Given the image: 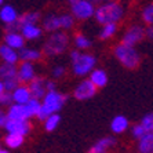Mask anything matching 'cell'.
<instances>
[{
	"instance_id": "obj_1",
	"label": "cell",
	"mask_w": 153,
	"mask_h": 153,
	"mask_svg": "<svg viewBox=\"0 0 153 153\" xmlns=\"http://www.w3.org/2000/svg\"><path fill=\"white\" fill-rule=\"evenodd\" d=\"M66 100H68V97L64 95V94H59L57 91H48L44 97V100H43V106L37 119L46 121L51 114L58 113L64 108Z\"/></svg>"
},
{
	"instance_id": "obj_2",
	"label": "cell",
	"mask_w": 153,
	"mask_h": 153,
	"mask_svg": "<svg viewBox=\"0 0 153 153\" xmlns=\"http://www.w3.org/2000/svg\"><path fill=\"white\" fill-rule=\"evenodd\" d=\"M95 19L102 25L108 24H117L123 17V7L114 1H106L95 10Z\"/></svg>"
},
{
	"instance_id": "obj_3",
	"label": "cell",
	"mask_w": 153,
	"mask_h": 153,
	"mask_svg": "<svg viewBox=\"0 0 153 153\" xmlns=\"http://www.w3.org/2000/svg\"><path fill=\"white\" fill-rule=\"evenodd\" d=\"M69 37L66 33L64 32H55L47 39L43 47V53L47 54L48 57H55L62 54L66 48H68Z\"/></svg>"
},
{
	"instance_id": "obj_4",
	"label": "cell",
	"mask_w": 153,
	"mask_h": 153,
	"mask_svg": "<svg viewBox=\"0 0 153 153\" xmlns=\"http://www.w3.org/2000/svg\"><path fill=\"white\" fill-rule=\"evenodd\" d=\"M114 57L120 61L123 66L127 69L137 68L141 62V55L134 47L126 46V44H119L114 48Z\"/></svg>"
},
{
	"instance_id": "obj_5",
	"label": "cell",
	"mask_w": 153,
	"mask_h": 153,
	"mask_svg": "<svg viewBox=\"0 0 153 153\" xmlns=\"http://www.w3.org/2000/svg\"><path fill=\"white\" fill-rule=\"evenodd\" d=\"M97 58L91 54H82L76 61L72 62V71L76 76H87L95 69Z\"/></svg>"
},
{
	"instance_id": "obj_6",
	"label": "cell",
	"mask_w": 153,
	"mask_h": 153,
	"mask_svg": "<svg viewBox=\"0 0 153 153\" xmlns=\"http://www.w3.org/2000/svg\"><path fill=\"white\" fill-rule=\"evenodd\" d=\"M72 13L77 19H88L95 15V7L90 0H77L75 4H72Z\"/></svg>"
},
{
	"instance_id": "obj_7",
	"label": "cell",
	"mask_w": 153,
	"mask_h": 153,
	"mask_svg": "<svg viewBox=\"0 0 153 153\" xmlns=\"http://www.w3.org/2000/svg\"><path fill=\"white\" fill-rule=\"evenodd\" d=\"M97 94V87L94 85V83L91 80H83L77 84V87L73 91V95L77 101H87L91 100L94 95Z\"/></svg>"
},
{
	"instance_id": "obj_8",
	"label": "cell",
	"mask_w": 153,
	"mask_h": 153,
	"mask_svg": "<svg viewBox=\"0 0 153 153\" xmlns=\"http://www.w3.org/2000/svg\"><path fill=\"white\" fill-rule=\"evenodd\" d=\"M145 33H146V30H143L141 26H138V25L131 26V28L124 33V36H123V39H121V44L134 47L137 43L141 42V40L143 39Z\"/></svg>"
},
{
	"instance_id": "obj_9",
	"label": "cell",
	"mask_w": 153,
	"mask_h": 153,
	"mask_svg": "<svg viewBox=\"0 0 153 153\" xmlns=\"http://www.w3.org/2000/svg\"><path fill=\"white\" fill-rule=\"evenodd\" d=\"M4 130L8 134H19L25 137L30 131V123L29 120H8Z\"/></svg>"
},
{
	"instance_id": "obj_10",
	"label": "cell",
	"mask_w": 153,
	"mask_h": 153,
	"mask_svg": "<svg viewBox=\"0 0 153 153\" xmlns=\"http://www.w3.org/2000/svg\"><path fill=\"white\" fill-rule=\"evenodd\" d=\"M29 90H30V93H32V98L39 100V101L44 100L46 94L48 93L47 88H46V80L42 79V77H39V76H36L32 82H30V84H29Z\"/></svg>"
},
{
	"instance_id": "obj_11",
	"label": "cell",
	"mask_w": 153,
	"mask_h": 153,
	"mask_svg": "<svg viewBox=\"0 0 153 153\" xmlns=\"http://www.w3.org/2000/svg\"><path fill=\"white\" fill-rule=\"evenodd\" d=\"M4 44L17 51L25 48V37L19 32H7L4 36Z\"/></svg>"
},
{
	"instance_id": "obj_12",
	"label": "cell",
	"mask_w": 153,
	"mask_h": 153,
	"mask_svg": "<svg viewBox=\"0 0 153 153\" xmlns=\"http://www.w3.org/2000/svg\"><path fill=\"white\" fill-rule=\"evenodd\" d=\"M7 116L10 120H29L30 119L26 105H19V103H13L11 106H8Z\"/></svg>"
},
{
	"instance_id": "obj_13",
	"label": "cell",
	"mask_w": 153,
	"mask_h": 153,
	"mask_svg": "<svg viewBox=\"0 0 153 153\" xmlns=\"http://www.w3.org/2000/svg\"><path fill=\"white\" fill-rule=\"evenodd\" d=\"M36 77L35 66L32 62H22L18 68V79L21 83H30Z\"/></svg>"
},
{
	"instance_id": "obj_14",
	"label": "cell",
	"mask_w": 153,
	"mask_h": 153,
	"mask_svg": "<svg viewBox=\"0 0 153 153\" xmlns=\"http://www.w3.org/2000/svg\"><path fill=\"white\" fill-rule=\"evenodd\" d=\"M18 13L13 6L10 4H6V6H1L0 8V19L3 24L6 25H11V24H14V22L18 21Z\"/></svg>"
},
{
	"instance_id": "obj_15",
	"label": "cell",
	"mask_w": 153,
	"mask_h": 153,
	"mask_svg": "<svg viewBox=\"0 0 153 153\" xmlns=\"http://www.w3.org/2000/svg\"><path fill=\"white\" fill-rule=\"evenodd\" d=\"M0 57L3 59L4 64H10V65H15L19 61V51L11 48V47L1 44L0 47Z\"/></svg>"
},
{
	"instance_id": "obj_16",
	"label": "cell",
	"mask_w": 153,
	"mask_h": 153,
	"mask_svg": "<svg viewBox=\"0 0 153 153\" xmlns=\"http://www.w3.org/2000/svg\"><path fill=\"white\" fill-rule=\"evenodd\" d=\"M116 143V139L113 137H105V138H101L100 141H97L91 148H90L88 153H106L108 149L113 146Z\"/></svg>"
},
{
	"instance_id": "obj_17",
	"label": "cell",
	"mask_w": 153,
	"mask_h": 153,
	"mask_svg": "<svg viewBox=\"0 0 153 153\" xmlns=\"http://www.w3.org/2000/svg\"><path fill=\"white\" fill-rule=\"evenodd\" d=\"M13 100L14 103H19V105H26L29 101L32 100V93L29 87L25 85H19L15 91H13Z\"/></svg>"
},
{
	"instance_id": "obj_18",
	"label": "cell",
	"mask_w": 153,
	"mask_h": 153,
	"mask_svg": "<svg viewBox=\"0 0 153 153\" xmlns=\"http://www.w3.org/2000/svg\"><path fill=\"white\" fill-rule=\"evenodd\" d=\"M128 128V119L126 116H114L111 121V130L114 134H123Z\"/></svg>"
},
{
	"instance_id": "obj_19",
	"label": "cell",
	"mask_w": 153,
	"mask_h": 153,
	"mask_svg": "<svg viewBox=\"0 0 153 153\" xmlns=\"http://www.w3.org/2000/svg\"><path fill=\"white\" fill-rule=\"evenodd\" d=\"M90 80L94 83L97 88H102L108 84V75L102 69H94L91 72V75H90Z\"/></svg>"
},
{
	"instance_id": "obj_20",
	"label": "cell",
	"mask_w": 153,
	"mask_h": 153,
	"mask_svg": "<svg viewBox=\"0 0 153 153\" xmlns=\"http://www.w3.org/2000/svg\"><path fill=\"white\" fill-rule=\"evenodd\" d=\"M139 153H153V132H146L138 142Z\"/></svg>"
},
{
	"instance_id": "obj_21",
	"label": "cell",
	"mask_w": 153,
	"mask_h": 153,
	"mask_svg": "<svg viewBox=\"0 0 153 153\" xmlns=\"http://www.w3.org/2000/svg\"><path fill=\"white\" fill-rule=\"evenodd\" d=\"M21 33L26 40H36L42 36V29L36 25V24H32V25L22 26Z\"/></svg>"
},
{
	"instance_id": "obj_22",
	"label": "cell",
	"mask_w": 153,
	"mask_h": 153,
	"mask_svg": "<svg viewBox=\"0 0 153 153\" xmlns=\"http://www.w3.org/2000/svg\"><path fill=\"white\" fill-rule=\"evenodd\" d=\"M43 26H44V29L46 30H48V32H57L58 29H61L62 26H61V17H58V15H47L46 18H44V21H43Z\"/></svg>"
},
{
	"instance_id": "obj_23",
	"label": "cell",
	"mask_w": 153,
	"mask_h": 153,
	"mask_svg": "<svg viewBox=\"0 0 153 153\" xmlns=\"http://www.w3.org/2000/svg\"><path fill=\"white\" fill-rule=\"evenodd\" d=\"M43 54L39 50H35V48H22L19 51V59L22 62H33V61H37L42 58Z\"/></svg>"
},
{
	"instance_id": "obj_24",
	"label": "cell",
	"mask_w": 153,
	"mask_h": 153,
	"mask_svg": "<svg viewBox=\"0 0 153 153\" xmlns=\"http://www.w3.org/2000/svg\"><path fill=\"white\" fill-rule=\"evenodd\" d=\"M14 77H18V69L15 68V65L3 64L0 66V79L1 80H7V79H14Z\"/></svg>"
},
{
	"instance_id": "obj_25",
	"label": "cell",
	"mask_w": 153,
	"mask_h": 153,
	"mask_svg": "<svg viewBox=\"0 0 153 153\" xmlns=\"http://www.w3.org/2000/svg\"><path fill=\"white\" fill-rule=\"evenodd\" d=\"M39 19H40V14H39V13H26V14L21 15V17L18 18L17 24H18V26H19V29H22V26L36 24Z\"/></svg>"
},
{
	"instance_id": "obj_26",
	"label": "cell",
	"mask_w": 153,
	"mask_h": 153,
	"mask_svg": "<svg viewBox=\"0 0 153 153\" xmlns=\"http://www.w3.org/2000/svg\"><path fill=\"white\" fill-rule=\"evenodd\" d=\"M4 143L10 148V149H17L24 143V135L19 134H8L4 137Z\"/></svg>"
},
{
	"instance_id": "obj_27",
	"label": "cell",
	"mask_w": 153,
	"mask_h": 153,
	"mask_svg": "<svg viewBox=\"0 0 153 153\" xmlns=\"http://www.w3.org/2000/svg\"><path fill=\"white\" fill-rule=\"evenodd\" d=\"M19 79L18 77H14V79H7V80H1L0 82V93H13L15 90L19 87Z\"/></svg>"
},
{
	"instance_id": "obj_28",
	"label": "cell",
	"mask_w": 153,
	"mask_h": 153,
	"mask_svg": "<svg viewBox=\"0 0 153 153\" xmlns=\"http://www.w3.org/2000/svg\"><path fill=\"white\" fill-rule=\"evenodd\" d=\"M42 106H43V103L40 102L39 100L32 98V100L29 101V102L26 103V108H28V112H29V114H30V117H37L40 114V111H42Z\"/></svg>"
},
{
	"instance_id": "obj_29",
	"label": "cell",
	"mask_w": 153,
	"mask_h": 153,
	"mask_svg": "<svg viewBox=\"0 0 153 153\" xmlns=\"http://www.w3.org/2000/svg\"><path fill=\"white\" fill-rule=\"evenodd\" d=\"M116 32H117V24H108V25H103L102 30L100 32V37L102 40L111 39Z\"/></svg>"
},
{
	"instance_id": "obj_30",
	"label": "cell",
	"mask_w": 153,
	"mask_h": 153,
	"mask_svg": "<svg viewBox=\"0 0 153 153\" xmlns=\"http://www.w3.org/2000/svg\"><path fill=\"white\" fill-rule=\"evenodd\" d=\"M59 121H61V116L58 113H54L51 114L50 117L47 119L46 121H44V128H46L47 131H54V130H57L58 124H59Z\"/></svg>"
},
{
	"instance_id": "obj_31",
	"label": "cell",
	"mask_w": 153,
	"mask_h": 153,
	"mask_svg": "<svg viewBox=\"0 0 153 153\" xmlns=\"http://www.w3.org/2000/svg\"><path fill=\"white\" fill-rule=\"evenodd\" d=\"M75 46L77 50H87L91 47V42L84 35H77L75 37Z\"/></svg>"
},
{
	"instance_id": "obj_32",
	"label": "cell",
	"mask_w": 153,
	"mask_h": 153,
	"mask_svg": "<svg viewBox=\"0 0 153 153\" xmlns=\"http://www.w3.org/2000/svg\"><path fill=\"white\" fill-rule=\"evenodd\" d=\"M142 19L148 25L153 26V3L148 4L142 11Z\"/></svg>"
},
{
	"instance_id": "obj_33",
	"label": "cell",
	"mask_w": 153,
	"mask_h": 153,
	"mask_svg": "<svg viewBox=\"0 0 153 153\" xmlns=\"http://www.w3.org/2000/svg\"><path fill=\"white\" fill-rule=\"evenodd\" d=\"M75 25V18L72 17L71 14H64L61 15V26H62V29H71L72 26Z\"/></svg>"
},
{
	"instance_id": "obj_34",
	"label": "cell",
	"mask_w": 153,
	"mask_h": 153,
	"mask_svg": "<svg viewBox=\"0 0 153 153\" xmlns=\"http://www.w3.org/2000/svg\"><path fill=\"white\" fill-rule=\"evenodd\" d=\"M141 124H142V127L145 128L148 132H152V130H153V112L143 116L142 120H141Z\"/></svg>"
},
{
	"instance_id": "obj_35",
	"label": "cell",
	"mask_w": 153,
	"mask_h": 153,
	"mask_svg": "<svg viewBox=\"0 0 153 153\" xmlns=\"http://www.w3.org/2000/svg\"><path fill=\"white\" fill-rule=\"evenodd\" d=\"M0 103H1L3 106H11V105L14 103V100H13V93H7V91L0 93Z\"/></svg>"
},
{
	"instance_id": "obj_36",
	"label": "cell",
	"mask_w": 153,
	"mask_h": 153,
	"mask_svg": "<svg viewBox=\"0 0 153 153\" xmlns=\"http://www.w3.org/2000/svg\"><path fill=\"white\" fill-rule=\"evenodd\" d=\"M131 132H132V137H134V138H137V139H141V138H142V137L145 135V134H146V132H148V131H146L145 128L142 127V124L139 123V124H135V126H134V127H132Z\"/></svg>"
},
{
	"instance_id": "obj_37",
	"label": "cell",
	"mask_w": 153,
	"mask_h": 153,
	"mask_svg": "<svg viewBox=\"0 0 153 153\" xmlns=\"http://www.w3.org/2000/svg\"><path fill=\"white\" fill-rule=\"evenodd\" d=\"M51 73H53V77L59 79L65 75V68L64 66H55V68H53V72H51Z\"/></svg>"
},
{
	"instance_id": "obj_38",
	"label": "cell",
	"mask_w": 153,
	"mask_h": 153,
	"mask_svg": "<svg viewBox=\"0 0 153 153\" xmlns=\"http://www.w3.org/2000/svg\"><path fill=\"white\" fill-rule=\"evenodd\" d=\"M8 120H10V119H8L7 113H1V114H0V127L6 128V126H7Z\"/></svg>"
},
{
	"instance_id": "obj_39",
	"label": "cell",
	"mask_w": 153,
	"mask_h": 153,
	"mask_svg": "<svg viewBox=\"0 0 153 153\" xmlns=\"http://www.w3.org/2000/svg\"><path fill=\"white\" fill-rule=\"evenodd\" d=\"M46 88H47V91H55V82L46 80Z\"/></svg>"
},
{
	"instance_id": "obj_40",
	"label": "cell",
	"mask_w": 153,
	"mask_h": 153,
	"mask_svg": "<svg viewBox=\"0 0 153 153\" xmlns=\"http://www.w3.org/2000/svg\"><path fill=\"white\" fill-rule=\"evenodd\" d=\"M80 55H82V53H80V51H79V50H73V51H72V53H71V62H73V61H76L79 57H80Z\"/></svg>"
},
{
	"instance_id": "obj_41",
	"label": "cell",
	"mask_w": 153,
	"mask_h": 153,
	"mask_svg": "<svg viewBox=\"0 0 153 153\" xmlns=\"http://www.w3.org/2000/svg\"><path fill=\"white\" fill-rule=\"evenodd\" d=\"M146 36L150 37V39H153V26H149V28L146 29Z\"/></svg>"
},
{
	"instance_id": "obj_42",
	"label": "cell",
	"mask_w": 153,
	"mask_h": 153,
	"mask_svg": "<svg viewBox=\"0 0 153 153\" xmlns=\"http://www.w3.org/2000/svg\"><path fill=\"white\" fill-rule=\"evenodd\" d=\"M68 1H69V3H71V6H72V4H75L76 1H77V0H68Z\"/></svg>"
},
{
	"instance_id": "obj_43",
	"label": "cell",
	"mask_w": 153,
	"mask_h": 153,
	"mask_svg": "<svg viewBox=\"0 0 153 153\" xmlns=\"http://www.w3.org/2000/svg\"><path fill=\"white\" fill-rule=\"evenodd\" d=\"M0 153H10V152H8V150H6V149H1V150H0Z\"/></svg>"
},
{
	"instance_id": "obj_44",
	"label": "cell",
	"mask_w": 153,
	"mask_h": 153,
	"mask_svg": "<svg viewBox=\"0 0 153 153\" xmlns=\"http://www.w3.org/2000/svg\"><path fill=\"white\" fill-rule=\"evenodd\" d=\"M3 3H4V0H0V4H1V6H4Z\"/></svg>"
},
{
	"instance_id": "obj_45",
	"label": "cell",
	"mask_w": 153,
	"mask_h": 153,
	"mask_svg": "<svg viewBox=\"0 0 153 153\" xmlns=\"http://www.w3.org/2000/svg\"><path fill=\"white\" fill-rule=\"evenodd\" d=\"M90 1H93V3H97V1H98V0H90Z\"/></svg>"
},
{
	"instance_id": "obj_46",
	"label": "cell",
	"mask_w": 153,
	"mask_h": 153,
	"mask_svg": "<svg viewBox=\"0 0 153 153\" xmlns=\"http://www.w3.org/2000/svg\"><path fill=\"white\" fill-rule=\"evenodd\" d=\"M106 1H111V0H106Z\"/></svg>"
},
{
	"instance_id": "obj_47",
	"label": "cell",
	"mask_w": 153,
	"mask_h": 153,
	"mask_svg": "<svg viewBox=\"0 0 153 153\" xmlns=\"http://www.w3.org/2000/svg\"><path fill=\"white\" fill-rule=\"evenodd\" d=\"M152 132H153V130H152Z\"/></svg>"
}]
</instances>
